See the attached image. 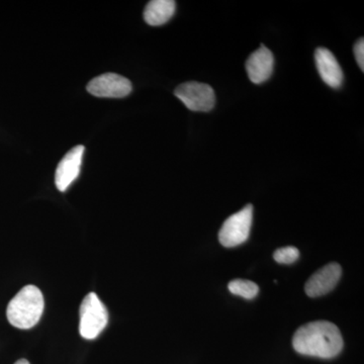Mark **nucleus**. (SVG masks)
I'll return each mask as SVG.
<instances>
[{"mask_svg":"<svg viewBox=\"0 0 364 364\" xmlns=\"http://www.w3.org/2000/svg\"><path fill=\"white\" fill-rule=\"evenodd\" d=\"M293 346L303 355L333 358L342 351L343 338L336 325L315 321L299 328L294 335Z\"/></svg>","mask_w":364,"mask_h":364,"instance_id":"1","label":"nucleus"},{"mask_svg":"<svg viewBox=\"0 0 364 364\" xmlns=\"http://www.w3.org/2000/svg\"><path fill=\"white\" fill-rule=\"evenodd\" d=\"M44 308L42 291L37 287L26 286L9 301L6 309L7 320L18 329H31L39 323Z\"/></svg>","mask_w":364,"mask_h":364,"instance_id":"2","label":"nucleus"},{"mask_svg":"<svg viewBox=\"0 0 364 364\" xmlns=\"http://www.w3.org/2000/svg\"><path fill=\"white\" fill-rule=\"evenodd\" d=\"M79 333L85 339L92 340L100 336L109 323V314L97 294L90 293L81 303Z\"/></svg>","mask_w":364,"mask_h":364,"instance_id":"3","label":"nucleus"},{"mask_svg":"<svg viewBox=\"0 0 364 364\" xmlns=\"http://www.w3.org/2000/svg\"><path fill=\"white\" fill-rule=\"evenodd\" d=\"M253 221L252 205L228 218L220 230L219 240L227 248L236 247L247 240Z\"/></svg>","mask_w":364,"mask_h":364,"instance_id":"4","label":"nucleus"},{"mask_svg":"<svg viewBox=\"0 0 364 364\" xmlns=\"http://www.w3.org/2000/svg\"><path fill=\"white\" fill-rule=\"evenodd\" d=\"M174 95L193 112H210L215 107V91L205 83H183L176 88Z\"/></svg>","mask_w":364,"mask_h":364,"instance_id":"5","label":"nucleus"},{"mask_svg":"<svg viewBox=\"0 0 364 364\" xmlns=\"http://www.w3.org/2000/svg\"><path fill=\"white\" fill-rule=\"evenodd\" d=\"M97 97L123 98L133 90L131 81L116 73H105L93 78L86 87Z\"/></svg>","mask_w":364,"mask_h":364,"instance_id":"6","label":"nucleus"},{"mask_svg":"<svg viewBox=\"0 0 364 364\" xmlns=\"http://www.w3.org/2000/svg\"><path fill=\"white\" fill-rule=\"evenodd\" d=\"M85 150V146H76L62 158L55 173V183L60 191H66L77 179L80 174Z\"/></svg>","mask_w":364,"mask_h":364,"instance_id":"7","label":"nucleus"},{"mask_svg":"<svg viewBox=\"0 0 364 364\" xmlns=\"http://www.w3.org/2000/svg\"><path fill=\"white\" fill-rule=\"evenodd\" d=\"M342 268L338 263L331 262L314 273L305 286L306 294L311 298H318L330 293L338 284Z\"/></svg>","mask_w":364,"mask_h":364,"instance_id":"8","label":"nucleus"},{"mask_svg":"<svg viewBox=\"0 0 364 364\" xmlns=\"http://www.w3.org/2000/svg\"><path fill=\"white\" fill-rule=\"evenodd\" d=\"M274 58L269 49L261 46L249 57L246 62V71L254 85H261L272 76Z\"/></svg>","mask_w":364,"mask_h":364,"instance_id":"9","label":"nucleus"},{"mask_svg":"<svg viewBox=\"0 0 364 364\" xmlns=\"http://www.w3.org/2000/svg\"><path fill=\"white\" fill-rule=\"evenodd\" d=\"M316 65L321 78L332 88H339L343 83V71L331 51L318 48L315 52Z\"/></svg>","mask_w":364,"mask_h":364,"instance_id":"10","label":"nucleus"},{"mask_svg":"<svg viewBox=\"0 0 364 364\" xmlns=\"http://www.w3.org/2000/svg\"><path fill=\"white\" fill-rule=\"evenodd\" d=\"M176 4L173 0H152L145 7L144 20L148 25H164L176 13Z\"/></svg>","mask_w":364,"mask_h":364,"instance_id":"11","label":"nucleus"},{"mask_svg":"<svg viewBox=\"0 0 364 364\" xmlns=\"http://www.w3.org/2000/svg\"><path fill=\"white\" fill-rule=\"evenodd\" d=\"M229 291L242 298L252 299L257 296L259 287L255 282L246 279H234L230 282Z\"/></svg>","mask_w":364,"mask_h":364,"instance_id":"12","label":"nucleus"},{"mask_svg":"<svg viewBox=\"0 0 364 364\" xmlns=\"http://www.w3.org/2000/svg\"><path fill=\"white\" fill-rule=\"evenodd\" d=\"M299 257V251L298 248L289 246V247H284L277 249L273 253V258L277 262L282 263V264H291L296 262Z\"/></svg>","mask_w":364,"mask_h":364,"instance_id":"13","label":"nucleus"},{"mask_svg":"<svg viewBox=\"0 0 364 364\" xmlns=\"http://www.w3.org/2000/svg\"><path fill=\"white\" fill-rule=\"evenodd\" d=\"M354 56L358 61V66L361 71H364V40L363 38L359 39L354 46Z\"/></svg>","mask_w":364,"mask_h":364,"instance_id":"14","label":"nucleus"},{"mask_svg":"<svg viewBox=\"0 0 364 364\" xmlns=\"http://www.w3.org/2000/svg\"><path fill=\"white\" fill-rule=\"evenodd\" d=\"M14 364H30L26 359H20V360L16 361Z\"/></svg>","mask_w":364,"mask_h":364,"instance_id":"15","label":"nucleus"}]
</instances>
